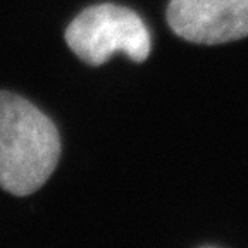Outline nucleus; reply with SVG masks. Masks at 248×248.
<instances>
[{"instance_id":"obj_1","label":"nucleus","mask_w":248,"mask_h":248,"mask_svg":"<svg viewBox=\"0 0 248 248\" xmlns=\"http://www.w3.org/2000/svg\"><path fill=\"white\" fill-rule=\"evenodd\" d=\"M61 138L38 107L0 92V186L16 197L35 193L55 170Z\"/></svg>"},{"instance_id":"obj_2","label":"nucleus","mask_w":248,"mask_h":248,"mask_svg":"<svg viewBox=\"0 0 248 248\" xmlns=\"http://www.w3.org/2000/svg\"><path fill=\"white\" fill-rule=\"evenodd\" d=\"M66 43L90 66H102L116 54L143 62L152 48L147 24L136 12L114 4L88 7L67 26Z\"/></svg>"},{"instance_id":"obj_3","label":"nucleus","mask_w":248,"mask_h":248,"mask_svg":"<svg viewBox=\"0 0 248 248\" xmlns=\"http://www.w3.org/2000/svg\"><path fill=\"white\" fill-rule=\"evenodd\" d=\"M167 23L186 42H234L248 36V0H170Z\"/></svg>"},{"instance_id":"obj_4","label":"nucleus","mask_w":248,"mask_h":248,"mask_svg":"<svg viewBox=\"0 0 248 248\" xmlns=\"http://www.w3.org/2000/svg\"><path fill=\"white\" fill-rule=\"evenodd\" d=\"M207 248H212V247H207Z\"/></svg>"}]
</instances>
